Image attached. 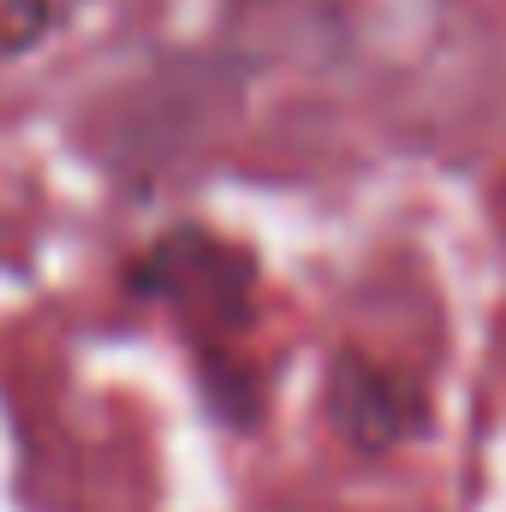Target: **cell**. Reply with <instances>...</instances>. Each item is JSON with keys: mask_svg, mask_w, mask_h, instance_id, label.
I'll list each match as a JSON object with an SVG mask.
<instances>
[{"mask_svg": "<svg viewBox=\"0 0 506 512\" xmlns=\"http://www.w3.org/2000/svg\"><path fill=\"white\" fill-rule=\"evenodd\" d=\"M256 286L262 268L256 251L203 227V221H179L161 239H149L143 251L126 262V292L167 304L185 328H197L209 346V334H245L256 322Z\"/></svg>", "mask_w": 506, "mask_h": 512, "instance_id": "obj_1", "label": "cell"}, {"mask_svg": "<svg viewBox=\"0 0 506 512\" xmlns=\"http://www.w3.org/2000/svg\"><path fill=\"white\" fill-rule=\"evenodd\" d=\"M322 411H328V429L358 453H393V447H405L429 429L423 387L376 364V358H364V352H334L328 358Z\"/></svg>", "mask_w": 506, "mask_h": 512, "instance_id": "obj_2", "label": "cell"}, {"mask_svg": "<svg viewBox=\"0 0 506 512\" xmlns=\"http://www.w3.org/2000/svg\"><path fill=\"white\" fill-rule=\"evenodd\" d=\"M197 393H203V405H209L221 423H233V429H256V417H262L256 370L239 364L233 352H221V346H197Z\"/></svg>", "mask_w": 506, "mask_h": 512, "instance_id": "obj_3", "label": "cell"}, {"mask_svg": "<svg viewBox=\"0 0 506 512\" xmlns=\"http://www.w3.org/2000/svg\"><path fill=\"white\" fill-rule=\"evenodd\" d=\"M66 18V0H0V54L18 60L30 48H42Z\"/></svg>", "mask_w": 506, "mask_h": 512, "instance_id": "obj_4", "label": "cell"}]
</instances>
